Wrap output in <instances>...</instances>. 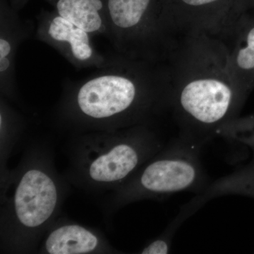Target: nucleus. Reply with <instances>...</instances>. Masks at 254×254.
Instances as JSON below:
<instances>
[{
	"label": "nucleus",
	"mask_w": 254,
	"mask_h": 254,
	"mask_svg": "<svg viewBox=\"0 0 254 254\" xmlns=\"http://www.w3.org/2000/svg\"><path fill=\"white\" fill-rule=\"evenodd\" d=\"M57 200L58 193L53 180L39 170L28 171L15 194L18 220L26 227L39 226L51 216Z\"/></svg>",
	"instance_id": "nucleus-7"
},
{
	"label": "nucleus",
	"mask_w": 254,
	"mask_h": 254,
	"mask_svg": "<svg viewBox=\"0 0 254 254\" xmlns=\"http://www.w3.org/2000/svg\"><path fill=\"white\" fill-rule=\"evenodd\" d=\"M203 145L179 136L138 178L141 190L158 195L182 191L202 193L210 185L200 162Z\"/></svg>",
	"instance_id": "nucleus-4"
},
{
	"label": "nucleus",
	"mask_w": 254,
	"mask_h": 254,
	"mask_svg": "<svg viewBox=\"0 0 254 254\" xmlns=\"http://www.w3.org/2000/svg\"><path fill=\"white\" fill-rule=\"evenodd\" d=\"M187 219L186 215L180 212L176 218L173 220V223L170 225V228L167 230L165 237L150 244L148 247H145L142 252L143 254H168L171 247L172 241L173 240L174 235L178 230L180 225Z\"/></svg>",
	"instance_id": "nucleus-12"
},
{
	"label": "nucleus",
	"mask_w": 254,
	"mask_h": 254,
	"mask_svg": "<svg viewBox=\"0 0 254 254\" xmlns=\"http://www.w3.org/2000/svg\"><path fill=\"white\" fill-rule=\"evenodd\" d=\"M33 23L16 14L1 11L0 19V83L1 91L9 92L16 83V55L19 45L31 36Z\"/></svg>",
	"instance_id": "nucleus-9"
},
{
	"label": "nucleus",
	"mask_w": 254,
	"mask_h": 254,
	"mask_svg": "<svg viewBox=\"0 0 254 254\" xmlns=\"http://www.w3.org/2000/svg\"><path fill=\"white\" fill-rule=\"evenodd\" d=\"M165 9L179 38L199 34L220 38L247 7L244 0H165Z\"/></svg>",
	"instance_id": "nucleus-5"
},
{
	"label": "nucleus",
	"mask_w": 254,
	"mask_h": 254,
	"mask_svg": "<svg viewBox=\"0 0 254 254\" xmlns=\"http://www.w3.org/2000/svg\"><path fill=\"white\" fill-rule=\"evenodd\" d=\"M139 161L140 153L137 148L130 143H121L92 163L90 175L97 182L119 181L133 172Z\"/></svg>",
	"instance_id": "nucleus-10"
},
{
	"label": "nucleus",
	"mask_w": 254,
	"mask_h": 254,
	"mask_svg": "<svg viewBox=\"0 0 254 254\" xmlns=\"http://www.w3.org/2000/svg\"><path fill=\"white\" fill-rule=\"evenodd\" d=\"M115 53L129 59L166 63L178 43L165 0H103Z\"/></svg>",
	"instance_id": "nucleus-3"
},
{
	"label": "nucleus",
	"mask_w": 254,
	"mask_h": 254,
	"mask_svg": "<svg viewBox=\"0 0 254 254\" xmlns=\"http://www.w3.org/2000/svg\"><path fill=\"white\" fill-rule=\"evenodd\" d=\"M244 2H245L246 7L250 6V4L254 5V0H244Z\"/></svg>",
	"instance_id": "nucleus-13"
},
{
	"label": "nucleus",
	"mask_w": 254,
	"mask_h": 254,
	"mask_svg": "<svg viewBox=\"0 0 254 254\" xmlns=\"http://www.w3.org/2000/svg\"><path fill=\"white\" fill-rule=\"evenodd\" d=\"M92 36L58 12L38 17L36 38L59 52L77 69L100 68L109 57L100 54L91 43Z\"/></svg>",
	"instance_id": "nucleus-6"
},
{
	"label": "nucleus",
	"mask_w": 254,
	"mask_h": 254,
	"mask_svg": "<svg viewBox=\"0 0 254 254\" xmlns=\"http://www.w3.org/2000/svg\"><path fill=\"white\" fill-rule=\"evenodd\" d=\"M98 239L89 231L78 225H66L55 230L46 242L51 254H86L95 250Z\"/></svg>",
	"instance_id": "nucleus-11"
},
{
	"label": "nucleus",
	"mask_w": 254,
	"mask_h": 254,
	"mask_svg": "<svg viewBox=\"0 0 254 254\" xmlns=\"http://www.w3.org/2000/svg\"><path fill=\"white\" fill-rule=\"evenodd\" d=\"M240 16L220 39L226 46L232 78L245 95L254 81V25L244 27Z\"/></svg>",
	"instance_id": "nucleus-8"
},
{
	"label": "nucleus",
	"mask_w": 254,
	"mask_h": 254,
	"mask_svg": "<svg viewBox=\"0 0 254 254\" xmlns=\"http://www.w3.org/2000/svg\"><path fill=\"white\" fill-rule=\"evenodd\" d=\"M82 115L95 120L127 119L133 123L170 109L171 80L166 63L132 60L115 53L104 66L74 86Z\"/></svg>",
	"instance_id": "nucleus-2"
},
{
	"label": "nucleus",
	"mask_w": 254,
	"mask_h": 254,
	"mask_svg": "<svg viewBox=\"0 0 254 254\" xmlns=\"http://www.w3.org/2000/svg\"><path fill=\"white\" fill-rule=\"evenodd\" d=\"M166 63L179 136L203 145L237 118L245 95L230 73L226 46L206 34L182 37Z\"/></svg>",
	"instance_id": "nucleus-1"
}]
</instances>
